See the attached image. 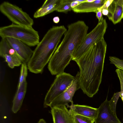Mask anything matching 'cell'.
I'll use <instances>...</instances> for the list:
<instances>
[{
  "label": "cell",
  "mask_w": 123,
  "mask_h": 123,
  "mask_svg": "<svg viewBox=\"0 0 123 123\" xmlns=\"http://www.w3.org/2000/svg\"><path fill=\"white\" fill-rule=\"evenodd\" d=\"M106 47L103 37L74 61L80 69V88L89 97H92L97 92L101 83Z\"/></svg>",
  "instance_id": "6da1fadb"
},
{
  "label": "cell",
  "mask_w": 123,
  "mask_h": 123,
  "mask_svg": "<svg viewBox=\"0 0 123 123\" xmlns=\"http://www.w3.org/2000/svg\"><path fill=\"white\" fill-rule=\"evenodd\" d=\"M64 38L51 57L48 68L51 74L57 75L64 72L72 60L75 50L80 45L87 34L88 26L83 21L69 25Z\"/></svg>",
  "instance_id": "7a4b0ae2"
},
{
  "label": "cell",
  "mask_w": 123,
  "mask_h": 123,
  "mask_svg": "<svg viewBox=\"0 0 123 123\" xmlns=\"http://www.w3.org/2000/svg\"><path fill=\"white\" fill-rule=\"evenodd\" d=\"M67 30L64 25H62L53 26L48 31L33 50L27 64L30 72L36 74L43 72Z\"/></svg>",
  "instance_id": "3957f363"
},
{
  "label": "cell",
  "mask_w": 123,
  "mask_h": 123,
  "mask_svg": "<svg viewBox=\"0 0 123 123\" xmlns=\"http://www.w3.org/2000/svg\"><path fill=\"white\" fill-rule=\"evenodd\" d=\"M0 36L2 38L11 37L19 40L29 46L37 45L39 43L38 32L32 27L12 23L1 27Z\"/></svg>",
  "instance_id": "277c9868"
},
{
  "label": "cell",
  "mask_w": 123,
  "mask_h": 123,
  "mask_svg": "<svg viewBox=\"0 0 123 123\" xmlns=\"http://www.w3.org/2000/svg\"><path fill=\"white\" fill-rule=\"evenodd\" d=\"M107 27L105 19L98 22L95 28L87 34L81 44L75 51L72 60L75 61L79 59L96 42L104 37Z\"/></svg>",
  "instance_id": "5b68a950"
},
{
  "label": "cell",
  "mask_w": 123,
  "mask_h": 123,
  "mask_svg": "<svg viewBox=\"0 0 123 123\" xmlns=\"http://www.w3.org/2000/svg\"><path fill=\"white\" fill-rule=\"evenodd\" d=\"M0 11L13 24L28 27H32L33 25V20L28 14L8 2L4 1L0 4Z\"/></svg>",
  "instance_id": "8992f818"
},
{
  "label": "cell",
  "mask_w": 123,
  "mask_h": 123,
  "mask_svg": "<svg viewBox=\"0 0 123 123\" xmlns=\"http://www.w3.org/2000/svg\"><path fill=\"white\" fill-rule=\"evenodd\" d=\"M75 77L64 72L56 75L55 78L47 92L43 104L47 107L57 97L63 92L71 85Z\"/></svg>",
  "instance_id": "52a82bcc"
},
{
  "label": "cell",
  "mask_w": 123,
  "mask_h": 123,
  "mask_svg": "<svg viewBox=\"0 0 123 123\" xmlns=\"http://www.w3.org/2000/svg\"><path fill=\"white\" fill-rule=\"evenodd\" d=\"M80 73L78 72L72 82L62 93L55 98L49 105L51 108L61 106H67L70 107L68 103L73 104V98L76 92L80 88L79 81Z\"/></svg>",
  "instance_id": "ba28073f"
},
{
  "label": "cell",
  "mask_w": 123,
  "mask_h": 123,
  "mask_svg": "<svg viewBox=\"0 0 123 123\" xmlns=\"http://www.w3.org/2000/svg\"><path fill=\"white\" fill-rule=\"evenodd\" d=\"M0 55L4 59L11 68L19 66L22 63L21 57L11 46L6 38H2L0 41Z\"/></svg>",
  "instance_id": "9c48e42d"
},
{
  "label": "cell",
  "mask_w": 123,
  "mask_h": 123,
  "mask_svg": "<svg viewBox=\"0 0 123 123\" xmlns=\"http://www.w3.org/2000/svg\"><path fill=\"white\" fill-rule=\"evenodd\" d=\"M107 97L98 108L97 116L95 123H121L111 110Z\"/></svg>",
  "instance_id": "30bf717a"
},
{
  "label": "cell",
  "mask_w": 123,
  "mask_h": 123,
  "mask_svg": "<svg viewBox=\"0 0 123 123\" xmlns=\"http://www.w3.org/2000/svg\"><path fill=\"white\" fill-rule=\"evenodd\" d=\"M6 38L11 46L20 56L22 62L27 64L33 54V51L29 46L19 40L11 37Z\"/></svg>",
  "instance_id": "8fae6325"
},
{
  "label": "cell",
  "mask_w": 123,
  "mask_h": 123,
  "mask_svg": "<svg viewBox=\"0 0 123 123\" xmlns=\"http://www.w3.org/2000/svg\"><path fill=\"white\" fill-rule=\"evenodd\" d=\"M53 123H75L74 115L66 106L51 108Z\"/></svg>",
  "instance_id": "7c38bea8"
},
{
  "label": "cell",
  "mask_w": 123,
  "mask_h": 123,
  "mask_svg": "<svg viewBox=\"0 0 123 123\" xmlns=\"http://www.w3.org/2000/svg\"><path fill=\"white\" fill-rule=\"evenodd\" d=\"M108 10L109 19L114 25L119 22L123 17V0H113Z\"/></svg>",
  "instance_id": "4fadbf2b"
},
{
  "label": "cell",
  "mask_w": 123,
  "mask_h": 123,
  "mask_svg": "<svg viewBox=\"0 0 123 123\" xmlns=\"http://www.w3.org/2000/svg\"><path fill=\"white\" fill-rule=\"evenodd\" d=\"M61 0H46L42 6L38 9L33 15L34 18L43 17L56 11L61 4Z\"/></svg>",
  "instance_id": "5bb4252c"
},
{
  "label": "cell",
  "mask_w": 123,
  "mask_h": 123,
  "mask_svg": "<svg viewBox=\"0 0 123 123\" xmlns=\"http://www.w3.org/2000/svg\"><path fill=\"white\" fill-rule=\"evenodd\" d=\"M107 0H95L93 2H85L72 9V10L76 13L96 12L101 7Z\"/></svg>",
  "instance_id": "9a60e30c"
},
{
  "label": "cell",
  "mask_w": 123,
  "mask_h": 123,
  "mask_svg": "<svg viewBox=\"0 0 123 123\" xmlns=\"http://www.w3.org/2000/svg\"><path fill=\"white\" fill-rule=\"evenodd\" d=\"M70 110L74 115H78L91 118L94 120L98 115V108L89 106L78 104L71 105Z\"/></svg>",
  "instance_id": "2e32d148"
},
{
  "label": "cell",
  "mask_w": 123,
  "mask_h": 123,
  "mask_svg": "<svg viewBox=\"0 0 123 123\" xmlns=\"http://www.w3.org/2000/svg\"><path fill=\"white\" fill-rule=\"evenodd\" d=\"M27 82L26 80L22 83L21 85L17 88L13 101L12 108V112L16 113L20 109L26 92Z\"/></svg>",
  "instance_id": "e0dca14e"
},
{
  "label": "cell",
  "mask_w": 123,
  "mask_h": 123,
  "mask_svg": "<svg viewBox=\"0 0 123 123\" xmlns=\"http://www.w3.org/2000/svg\"><path fill=\"white\" fill-rule=\"evenodd\" d=\"M28 67L27 64L22 63L21 66L20 75L17 88H19L25 80L27 75Z\"/></svg>",
  "instance_id": "ac0fdd59"
},
{
  "label": "cell",
  "mask_w": 123,
  "mask_h": 123,
  "mask_svg": "<svg viewBox=\"0 0 123 123\" xmlns=\"http://www.w3.org/2000/svg\"><path fill=\"white\" fill-rule=\"evenodd\" d=\"M120 92L114 93L111 100L109 101V106L111 110L116 115H117L116 112V105L120 97Z\"/></svg>",
  "instance_id": "d6986e66"
},
{
  "label": "cell",
  "mask_w": 123,
  "mask_h": 123,
  "mask_svg": "<svg viewBox=\"0 0 123 123\" xmlns=\"http://www.w3.org/2000/svg\"><path fill=\"white\" fill-rule=\"evenodd\" d=\"M75 123H94L95 120L88 117L77 115H74Z\"/></svg>",
  "instance_id": "ffe728a7"
},
{
  "label": "cell",
  "mask_w": 123,
  "mask_h": 123,
  "mask_svg": "<svg viewBox=\"0 0 123 123\" xmlns=\"http://www.w3.org/2000/svg\"><path fill=\"white\" fill-rule=\"evenodd\" d=\"M61 5L57 10L56 11L67 13L68 12L72 10V8L71 6V3L64 2L62 0H61Z\"/></svg>",
  "instance_id": "44dd1931"
},
{
  "label": "cell",
  "mask_w": 123,
  "mask_h": 123,
  "mask_svg": "<svg viewBox=\"0 0 123 123\" xmlns=\"http://www.w3.org/2000/svg\"><path fill=\"white\" fill-rule=\"evenodd\" d=\"M110 63L114 65L117 68L123 70V60L114 56H109Z\"/></svg>",
  "instance_id": "7402d4cb"
},
{
  "label": "cell",
  "mask_w": 123,
  "mask_h": 123,
  "mask_svg": "<svg viewBox=\"0 0 123 123\" xmlns=\"http://www.w3.org/2000/svg\"><path fill=\"white\" fill-rule=\"evenodd\" d=\"M116 72L119 79L121 86L120 97L123 102V70L118 68L116 70Z\"/></svg>",
  "instance_id": "603a6c76"
},
{
  "label": "cell",
  "mask_w": 123,
  "mask_h": 123,
  "mask_svg": "<svg viewBox=\"0 0 123 123\" xmlns=\"http://www.w3.org/2000/svg\"><path fill=\"white\" fill-rule=\"evenodd\" d=\"M113 0H107L104 5L99 9L101 10L103 9H108V8Z\"/></svg>",
  "instance_id": "cb8c5ba5"
},
{
  "label": "cell",
  "mask_w": 123,
  "mask_h": 123,
  "mask_svg": "<svg viewBox=\"0 0 123 123\" xmlns=\"http://www.w3.org/2000/svg\"><path fill=\"white\" fill-rule=\"evenodd\" d=\"M95 13L96 14V17L98 19V22H100L104 19L102 16L101 10L100 9H98V11Z\"/></svg>",
  "instance_id": "d4e9b609"
},
{
  "label": "cell",
  "mask_w": 123,
  "mask_h": 123,
  "mask_svg": "<svg viewBox=\"0 0 123 123\" xmlns=\"http://www.w3.org/2000/svg\"><path fill=\"white\" fill-rule=\"evenodd\" d=\"M60 18L58 16H55L53 18V22L56 24H57L60 21Z\"/></svg>",
  "instance_id": "484cf974"
},
{
  "label": "cell",
  "mask_w": 123,
  "mask_h": 123,
  "mask_svg": "<svg viewBox=\"0 0 123 123\" xmlns=\"http://www.w3.org/2000/svg\"><path fill=\"white\" fill-rule=\"evenodd\" d=\"M101 10L102 14L104 15H107L109 13L108 9H103Z\"/></svg>",
  "instance_id": "4316f807"
},
{
  "label": "cell",
  "mask_w": 123,
  "mask_h": 123,
  "mask_svg": "<svg viewBox=\"0 0 123 123\" xmlns=\"http://www.w3.org/2000/svg\"><path fill=\"white\" fill-rule=\"evenodd\" d=\"M38 123H46V122L44 120L41 119L39 120Z\"/></svg>",
  "instance_id": "83f0119b"
},
{
  "label": "cell",
  "mask_w": 123,
  "mask_h": 123,
  "mask_svg": "<svg viewBox=\"0 0 123 123\" xmlns=\"http://www.w3.org/2000/svg\"></svg>",
  "instance_id": "f1b7e54d"
},
{
  "label": "cell",
  "mask_w": 123,
  "mask_h": 123,
  "mask_svg": "<svg viewBox=\"0 0 123 123\" xmlns=\"http://www.w3.org/2000/svg\"></svg>",
  "instance_id": "f546056e"
}]
</instances>
